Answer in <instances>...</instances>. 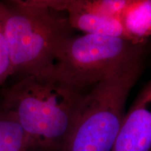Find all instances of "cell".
<instances>
[{
	"mask_svg": "<svg viewBox=\"0 0 151 151\" xmlns=\"http://www.w3.org/2000/svg\"><path fill=\"white\" fill-rule=\"evenodd\" d=\"M83 94L48 69L21 77L1 92L4 111L21 125L29 151H61Z\"/></svg>",
	"mask_w": 151,
	"mask_h": 151,
	"instance_id": "cell-1",
	"label": "cell"
},
{
	"mask_svg": "<svg viewBox=\"0 0 151 151\" xmlns=\"http://www.w3.org/2000/svg\"><path fill=\"white\" fill-rule=\"evenodd\" d=\"M2 13L12 76L35 74L51 67L72 35L68 18L41 1L2 3Z\"/></svg>",
	"mask_w": 151,
	"mask_h": 151,
	"instance_id": "cell-2",
	"label": "cell"
},
{
	"mask_svg": "<svg viewBox=\"0 0 151 151\" xmlns=\"http://www.w3.org/2000/svg\"><path fill=\"white\" fill-rule=\"evenodd\" d=\"M141 67V59L128 63L83 94L61 151H111Z\"/></svg>",
	"mask_w": 151,
	"mask_h": 151,
	"instance_id": "cell-3",
	"label": "cell"
},
{
	"mask_svg": "<svg viewBox=\"0 0 151 151\" xmlns=\"http://www.w3.org/2000/svg\"><path fill=\"white\" fill-rule=\"evenodd\" d=\"M142 52L143 45L121 38L71 35L47 69L63 84L84 93L124 65L140 59Z\"/></svg>",
	"mask_w": 151,
	"mask_h": 151,
	"instance_id": "cell-4",
	"label": "cell"
},
{
	"mask_svg": "<svg viewBox=\"0 0 151 151\" xmlns=\"http://www.w3.org/2000/svg\"><path fill=\"white\" fill-rule=\"evenodd\" d=\"M151 83L125 113L111 151H150Z\"/></svg>",
	"mask_w": 151,
	"mask_h": 151,
	"instance_id": "cell-5",
	"label": "cell"
},
{
	"mask_svg": "<svg viewBox=\"0 0 151 151\" xmlns=\"http://www.w3.org/2000/svg\"><path fill=\"white\" fill-rule=\"evenodd\" d=\"M120 20L129 40L143 45L151 37V0H129Z\"/></svg>",
	"mask_w": 151,
	"mask_h": 151,
	"instance_id": "cell-6",
	"label": "cell"
},
{
	"mask_svg": "<svg viewBox=\"0 0 151 151\" xmlns=\"http://www.w3.org/2000/svg\"><path fill=\"white\" fill-rule=\"evenodd\" d=\"M67 14L68 20L72 29L81 30L85 34L118 37L129 41L120 18L79 11H70Z\"/></svg>",
	"mask_w": 151,
	"mask_h": 151,
	"instance_id": "cell-7",
	"label": "cell"
},
{
	"mask_svg": "<svg viewBox=\"0 0 151 151\" xmlns=\"http://www.w3.org/2000/svg\"><path fill=\"white\" fill-rule=\"evenodd\" d=\"M49 8L59 11H84L99 16L120 18L129 0H69L41 1Z\"/></svg>",
	"mask_w": 151,
	"mask_h": 151,
	"instance_id": "cell-8",
	"label": "cell"
},
{
	"mask_svg": "<svg viewBox=\"0 0 151 151\" xmlns=\"http://www.w3.org/2000/svg\"><path fill=\"white\" fill-rule=\"evenodd\" d=\"M0 151H29L23 129L6 111L0 113Z\"/></svg>",
	"mask_w": 151,
	"mask_h": 151,
	"instance_id": "cell-9",
	"label": "cell"
},
{
	"mask_svg": "<svg viewBox=\"0 0 151 151\" xmlns=\"http://www.w3.org/2000/svg\"><path fill=\"white\" fill-rule=\"evenodd\" d=\"M10 76H12V65L4 24L2 2H0V85Z\"/></svg>",
	"mask_w": 151,
	"mask_h": 151,
	"instance_id": "cell-10",
	"label": "cell"
}]
</instances>
